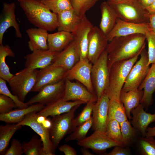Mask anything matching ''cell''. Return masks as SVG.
<instances>
[{
    "instance_id": "obj_1",
    "label": "cell",
    "mask_w": 155,
    "mask_h": 155,
    "mask_svg": "<svg viewBox=\"0 0 155 155\" xmlns=\"http://www.w3.org/2000/svg\"><path fill=\"white\" fill-rule=\"evenodd\" d=\"M146 36L141 34L114 38L108 41L106 48L109 70L114 63L131 58L145 48Z\"/></svg>"
},
{
    "instance_id": "obj_2",
    "label": "cell",
    "mask_w": 155,
    "mask_h": 155,
    "mask_svg": "<svg viewBox=\"0 0 155 155\" xmlns=\"http://www.w3.org/2000/svg\"><path fill=\"white\" fill-rule=\"evenodd\" d=\"M19 4L29 22L35 26L52 31L58 27L57 14L41 0H20Z\"/></svg>"
},
{
    "instance_id": "obj_3",
    "label": "cell",
    "mask_w": 155,
    "mask_h": 155,
    "mask_svg": "<svg viewBox=\"0 0 155 155\" xmlns=\"http://www.w3.org/2000/svg\"><path fill=\"white\" fill-rule=\"evenodd\" d=\"M140 54L130 59L117 61L109 69L108 88L106 91L111 99L120 100V95L126 79Z\"/></svg>"
},
{
    "instance_id": "obj_4",
    "label": "cell",
    "mask_w": 155,
    "mask_h": 155,
    "mask_svg": "<svg viewBox=\"0 0 155 155\" xmlns=\"http://www.w3.org/2000/svg\"><path fill=\"white\" fill-rule=\"evenodd\" d=\"M38 70L25 68L14 75L8 82L13 94L24 102L28 93L34 86Z\"/></svg>"
},
{
    "instance_id": "obj_5",
    "label": "cell",
    "mask_w": 155,
    "mask_h": 155,
    "mask_svg": "<svg viewBox=\"0 0 155 155\" xmlns=\"http://www.w3.org/2000/svg\"><path fill=\"white\" fill-rule=\"evenodd\" d=\"M108 2L116 12L118 18L136 23H148L149 16L146 9L136 0L118 3Z\"/></svg>"
},
{
    "instance_id": "obj_6",
    "label": "cell",
    "mask_w": 155,
    "mask_h": 155,
    "mask_svg": "<svg viewBox=\"0 0 155 155\" xmlns=\"http://www.w3.org/2000/svg\"><path fill=\"white\" fill-rule=\"evenodd\" d=\"M81 105L75 106L67 113L52 117L49 132L51 140L56 149L65 136L72 133L75 113Z\"/></svg>"
},
{
    "instance_id": "obj_7",
    "label": "cell",
    "mask_w": 155,
    "mask_h": 155,
    "mask_svg": "<svg viewBox=\"0 0 155 155\" xmlns=\"http://www.w3.org/2000/svg\"><path fill=\"white\" fill-rule=\"evenodd\" d=\"M107 61L108 53L105 50L92 64L91 79L98 99L107 91L109 86V73Z\"/></svg>"
},
{
    "instance_id": "obj_8",
    "label": "cell",
    "mask_w": 155,
    "mask_h": 155,
    "mask_svg": "<svg viewBox=\"0 0 155 155\" xmlns=\"http://www.w3.org/2000/svg\"><path fill=\"white\" fill-rule=\"evenodd\" d=\"M140 59L133 65L128 74L122 90L128 91L138 88L150 69L147 51L144 48Z\"/></svg>"
},
{
    "instance_id": "obj_9",
    "label": "cell",
    "mask_w": 155,
    "mask_h": 155,
    "mask_svg": "<svg viewBox=\"0 0 155 155\" xmlns=\"http://www.w3.org/2000/svg\"><path fill=\"white\" fill-rule=\"evenodd\" d=\"M36 113L33 112L28 114L17 124L22 126H27L32 128L42 139L45 155H54L56 149L51 140L49 129L38 121Z\"/></svg>"
},
{
    "instance_id": "obj_10",
    "label": "cell",
    "mask_w": 155,
    "mask_h": 155,
    "mask_svg": "<svg viewBox=\"0 0 155 155\" xmlns=\"http://www.w3.org/2000/svg\"><path fill=\"white\" fill-rule=\"evenodd\" d=\"M65 79L45 86L27 103L29 105L37 103L46 105L62 98L65 91Z\"/></svg>"
},
{
    "instance_id": "obj_11",
    "label": "cell",
    "mask_w": 155,
    "mask_h": 155,
    "mask_svg": "<svg viewBox=\"0 0 155 155\" xmlns=\"http://www.w3.org/2000/svg\"><path fill=\"white\" fill-rule=\"evenodd\" d=\"M92 66V64L87 58L80 59L71 69L67 71L66 78L71 81H78L90 92L95 94L91 79Z\"/></svg>"
},
{
    "instance_id": "obj_12",
    "label": "cell",
    "mask_w": 155,
    "mask_h": 155,
    "mask_svg": "<svg viewBox=\"0 0 155 155\" xmlns=\"http://www.w3.org/2000/svg\"><path fill=\"white\" fill-rule=\"evenodd\" d=\"M108 41L106 36L97 26H93L89 35L87 59L93 64L105 50Z\"/></svg>"
},
{
    "instance_id": "obj_13",
    "label": "cell",
    "mask_w": 155,
    "mask_h": 155,
    "mask_svg": "<svg viewBox=\"0 0 155 155\" xmlns=\"http://www.w3.org/2000/svg\"><path fill=\"white\" fill-rule=\"evenodd\" d=\"M67 71L64 68L51 64L38 71L35 85L31 91L38 92L45 86L65 79Z\"/></svg>"
},
{
    "instance_id": "obj_14",
    "label": "cell",
    "mask_w": 155,
    "mask_h": 155,
    "mask_svg": "<svg viewBox=\"0 0 155 155\" xmlns=\"http://www.w3.org/2000/svg\"><path fill=\"white\" fill-rule=\"evenodd\" d=\"M81 84L72 82L65 78L64 93L62 99L66 101L80 100L85 104L91 101L96 102L98 100L96 94Z\"/></svg>"
},
{
    "instance_id": "obj_15",
    "label": "cell",
    "mask_w": 155,
    "mask_h": 155,
    "mask_svg": "<svg viewBox=\"0 0 155 155\" xmlns=\"http://www.w3.org/2000/svg\"><path fill=\"white\" fill-rule=\"evenodd\" d=\"M150 31L149 23H136L123 20L118 18L115 24L106 36L108 41L113 38L136 34L146 35Z\"/></svg>"
},
{
    "instance_id": "obj_16",
    "label": "cell",
    "mask_w": 155,
    "mask_h": 155,
    "mask_svg": "<svg viewBox=\"0 0 155 155\" xmlns=\"http://www.w3.org/2000/svg\"><path fill=\"white\" fill-rule=\"evenodd\" d=\"M110 99L106 91L95 103L92 111V129L105 132L108 120Z\"/></svg>"
},
{
    "instance_id": "obj_17",
    "label": "cell",
    "mask_w": 155,
    "mask_h": 155,
    "mask_svg": "<svg viewBox=\"0 0 155 155\" xmlns=\"http://www.w3.org/2000/svg\"><path fill=\"white\" fill-rule=\"evenodd\" d=\"M77 144L82 147L98 152L103 151L116 146L125 147L121 143L110 138L105 132L98 131H94L90 136L78 141Z\"/></svg>"
},
{
    "instance_id": "obj_18",
    "label": "cell",
    "mask_w": 155,
    "mask_h": 155,
    "mask_svg": "<svg viewBox=\"0 0 155 155\" xmlns=\"http://www.w3.org/2000/svg\"><path fill=\"white\" fill-rule=\"evenodd\" d=\"M93 26L85 15L82 18L79 27L72 33L73 36V41L78 51L80 59L87 57L89 35Z\"/></svg>"
},
{
    "instance_id": "obj_19",
    "label": "cell",
    "mask_w": 155,
    "mask_h": 155,
    "mask_svg": "<svg viewBox=\"0 0 155 155\" xmlns=\"http://www.w3.org/2000/svg\"><path fill=\"white\" fill-rule=\"evenodd\" d=\"M16 4L14 3L4 2L0 18V45L2 44L4 34L9 27H13L15 30L16 36L22 37L19 26L17 22L15 14Z\"/></svg>"
},
{
    "instance_id": "obj_20",
    "label": "cell",
    "mask_w": 155,
    "mask_h": 155,
    "mask_svg": "<svg viewBox=\"0 0 155 155\" xmlns=\"http://www.w3.org/2000/svg\"><path fill=\"white\" fill-rule=\"evenodd\" d=\"M58 53L49 49L32 51L24 57L26 60L25 67L32 69H41L45 67L52 63Z\"/></svg>"
},
{
    "instance_id": "obj_21",
    "label": "cell",
    "mask_w": 155,
    "mask_h": 155,
    "mask_svg": "<svg viewBox=\"0 0 155 155\" xmlns=\"http://www.w3.org/2000/svg\"><path fill=\"white\" fill-rule=\"evenodd\" d=\"M80 59L78 51L73 41L56 55L51 64L54 66L63 67L68 71L77 63Z\"/></svg>"
},
{
    "instance_id": "obj_22",
    "label": "cell",
    "mask_w": 155,
    "mask_h": 155,
    "mask_svg": "<svg viewBox=\"0 0 155 155\" xmlns=\"http://www.w3.org/2000/svg\"><path fill=\"white\" fill-rule=\"evenodd\" d=\"M84 104L85 103L80 100L70 102L64 100L61 98L45 105L42 109L36 113L38 116L45 118L49 116L53 117L67 113L75 106Z\"/></svg>"
},
{
    "instance_id": "obj_23",
    "label": "cell",
    "mask_w": 155,
    "mask_h": 155,
    "mask_svg": "<svg viewBox=\"0 0 155 155\" xmlns=\"http://www.w3.org/2000/svg\"><path fill=\"white\" fill-rule=\"evenodd\" d=\"M144 105L140 103L133 109L131 113V123L136 129L140 131L144 136H145L146 129L149 125L155 121V113L154 114L148 113L144 110Z\"/></svg>"
},
{
    "instance_id": "obj_24",
    "label": "cell",
    "mask_w": 155,
    "mask_h": 155,
    "mask_svg": "<svg viewBox=\"0 0 155 155\" xmlns=\"http://www.w3.org/2000/svg\"><path fill=\"white\" fill-rule=\"evenodd\" d=\"M57 14L58 31L74 32L80 25L81 17L73 8L61 12Z\"/></svg>"
},
{
    "instance_id": "obj_25",
    "label": "cell",
    "mask_w": 155,
    "mask_h": 155,
    "mask_svg": "<svg viewBox=\"0 0 155 155\" xmlns=\"http://www.w3.org/2000/svg\"><path fill=\"white\" fill-rule=\"evenodd\" d=\"M151 64L147 75L138 88L144 91L140 103L146 108L152 104L153 94L155 91V63Z\"/></svg>"
},
{
    "instance_id": "obj_26",
    "label": "cell",
    "mask_w": 155,
    "mask_h": 155,
    "mask_svg": "<svg viewBox=\"0 0 155 155\" xmlns=\"http://www.w3.org/2000/svg\"><path fill=\"white\" fill-rule=\"evenodd\" d=\"M46 30L38 28H31L26 30L29 40L28 46L32 52L36 50L49 49L47 38L49 33Z\"/></svg>"
},
{
    "instance_id": "obj_27",
    "label": "cell",
    "mask_w": 155,
    "mask_h": 155,
    "mask_svg": "<svg viewBox=\"0 0 155 155\" xmlns=\"http://www.w3.org/2000/svg\"><path fill=\"white\" fill-rule=\"evenodd\" d=\"M45 106L40 103L34 104L26 108L13 110L6 113L0 114V120L7 124L18 123L28 114L33 112H38L42 109Z\"/></svg>"
},
{
    "instance_id": "obj_28",
    "label": "cell",
    "mask_w": 155,
    "mask_h": 155,
    "mask_svg": "<svg viewBox=\"0 0 155 155\" xmlns=\"http://www.w3.org/2000/svg\"><path fill=\"white\" fill-rule=\"evenodd\" d=\"M100 7L101 16L99 28L107 36L114 27L118 17L114 9L107 1L102 2Z\"/></svg>"
},
{
    "instance_id": "obj_29",
    "label": "cell",
    "mask_w": 155,
    "mask_h": 155,
    "mask_svg": "<svg viewBox=\"0 0 155 155\" xmlns=\"http://www.w3.org/2000/svg\"><path fill=\"white\" fill-rule=\"evenodd\" d=\"M73 40L72 33L63 31L49 34L47 44L49 50L59 53L64 49Z\"/></svg>"
},
{
    "instance_id": "obj_30",
    "label": "cell",
    "mask_w": 155,
    "mask_h": 155,
    "mask_svg": "<svg viewBox=\"0 0 155 155\" xmlns=\"http://www.w3.org/2000/svg\"><path fill=\"white\" fill-rule=\"evenodd\" d=\"M143 94V90L138 88L127 92L121 90L120 95V100L123 103L127 116L129 120L132 117V110L140 104Z\"/></svg>"
},
{
    "instance_id": "obj_31",
    "label": "cell",
    "mask_w": 155,
    "mask_h": 155,
    "mask_svg": "<svg viewBox=\"0 0 155 155\" xmlns=\"http://www.w3.org/2000/svg\"><path fill=\"white\" fill-rule=\"evenodd\" d=\"M22 126L17 123L0 126V155H5L12 137Z\"/></svg>"
},
{
    "instance_id": "obj_32",
    "label": "cell",
    "mask_w": 155,
    "mask_h": 155,
    "mask_svg": "<svg viewBox=\"0 0 155 155\" xmlns=\"http://www.w3.org/2000/svg\"><path fill=\"white\" fill-rule=\"evenodd\" d=\"M7 56L15 57V54L8 45H0V78L8 82L14 75L10 72L5 59Z\"/></svg>"
},
{
    "instance_id": "obj_33",
    "label": "cell",
    "mask_w": 155,
    "mask_h": 155,
    "mask_svg": "<svg viewBox=\"0 0 155 155\" xmlns=\"http://www.w3.org/2000/svg\"><path fill=\"white\" fill-rule=\"evenodd\" d=\"M108 119L115 120L119 123L128 119L124 105L120 100L110 99Z\"/></svg>"
},
{
    "instance_id": "obj_34",
    "label": "cell",
    "mask_w": 155,
    "mask_h": 155,
    "mask_svg": "<svg viewBox=\"0 0 155 155\" xmlns=\"http://www.w3.org/2000/svg\"><path fill=\"white\" fill-rule=\"evenodd\" d=\"M24 153L26 155H46L43 149L42 139L33 135L28 142L22 143Z\"/></svg>"
},
{
    "instance_id": "obj_35",
    "label": "cell",
    "mask_w": 155,
    "mask_h": 155,
    "mask_svg": "<svg viewBox=\"0 0 155 155\" xmlns=\"http://www.w3.org/2000/svg\"><path fill=\"white\" fill-rule=\"evenodd\" d=\"M93 123L92 117L88 120L76 127L70 134L65 138V142H68L73 140L79 141L83 140L92 127Z\"/></svg>"
},
{
    "instance_id": "obj_36",
    "label": "cell",
    "mask_w": 155,
    "mask_h": 155,
    "mask_svg": "<svg viewBox=\"0 0 155 155\" xmlns=\"http://www.w3.org/2000/svg\"><path fill=\"white\" fill-rule=\"evenodd\" d=\"M105 133L111 140L121 143H123L119 123L113 119H108Z\"/></svg>"
},
{
    "instance_id": "obj_37",
    "label": "cell",
    "mask_w": 155,
    "mask_h": 155,
    "mask_svg": "<svg viewBox=\"0 0 155 155\" xmlns=\"http://www.w3.org/2000/svg\"><path fill=\"white\" fill-rule=\"evenodd\" d=\"M52 12L57 14L73 8L71 0H41Z\"/></svg>"
},
{
    "instance_id": "obj_38",
    "label": "cell",
    "mask_w": 155,
    "mask_h": 155,
    "mask_svg": "<svg viewBox=\"0 0 155 155\" xmlns=\"http://www.w3.org/2000/svg\"><path fill=\"white\" fill-rule=\"evenodd\" d=\"M95 102L91 101L86 104V105L81 113L73 119L72 122V132L76 127L86 122L91 118Z\"/></svg>"
},
{
    "instance_id": "obj_39",
    "label": "cell",
    "mask_w": 155,
    "mask_h": 155,
    "mask_svg": "<svg viewBox=\"0 0 155 155\" xmlns=\"http://www.w3.org/2000/svg\"><path fill=\"white\" fill-rule=\"evenodd\" d=\"M119 123L123 143L125 146L130 143L135 135L136 129L128 119Z\"/></svg>"
},
{
    "instance_id": "obj_40",
    "label": "cell",
    "mask_w": 155,
    "mask_h": 155,
    "mask_svg": "<svg viewBox=\"0 0 155 155\" xmlns=\"http://www.w3.org/2000/svg\"><path fill=\"white\" fill-rule=\"evenodd\" d=\"M99 0H71L73 7L81 17Z\"/></svg>"
},
{
    "instance_id": "obj_41",
    "label": "cell",
    "mask_w": 155,
    "mask_h": 155,
    "mask_svg": "<svg viewBox=\"0 0 155 155\" xmlns=\"http://www.w3.org/2000/svg\"><path fill=\"white\" fill-rule=\"evenodd\" d=\"M142 137L140 140V149L143 155H155V140L154 137Z\"/></svg>"
},
{
    "instance_id": "obj_42",
    "label": "cell",
    "mask_w": 155,
    "mask_h": 155,
    "mask_svg": "<svg viewBox=\"0 0 155 155\" xmlns=\"http://www.w3.org/2000/svg\"><path fill=\"white\" fill-rule=\"evenodd\" d=\"M6 82L5 80L0 78V94L7 96L11 98L19 108L28 107L29 105L27 102L21 101L17 96L10 92L7 85Z\"/></svg>"
},
{
    "instance_id": "obj_43",
    "label": "cell",
    "mask_w": 155,
    "mask_h": 155,
    "mask_svg": "<svg viewBox=\"0 0 155 155\" xmlns=\"http://www.w3.org/2000/svg\"><path fill=\"white\" fill-rule=\"evenodd\" d=\"M145 35L148 46V65H150L155 63V33L149 31Z\"/></svg>"
},
{
    "instance_id": "obj_44",
    "label": "cell",
    "mask_w": 155,
    "mask_h": 155,
    "mask_svg": "<svg viewBox=\"0 0 155 155\" xmlns=\"http://www.w3.org/2000/svg\"><path fill=\"white\" fill-rule=\"evenodd\" d=\"M18 107L14 101L10 98L0 94V114H5Z\"/></svg>"
},
{
    "instance_id": "obj_45",
    "label": "cell",
    "mask_w": 155,
    "mask_h": 155,
    "mask_svg": "<svg viewBox=\"0 0 155 155\" xmlns=\"http://www.w3.org/2000/svg\"><path fill=\"white\" fill-rule=\"evenodd\" d=\"M24 153L22 144L18 140L14 138L10 147L7 149L5 155H21Z\"/></svg>"
},
{
    "instance_id": "obj_46",
    "label": "cell",
    "mask_w": 155,
    "mask_h": 155,
    "mask_svg": "<svg viewBox=\"0 0 155 155\" xmlns=\"http://www.w3.org/2000/svg\"><path fill=\"white\" fill-rule=\"evenodd\" d=\"M129 152L126 149L119 146H116L110 152L105 154L106 155H129Z\"/></svg>"
},
{
    "instance_id": "obj_47",
    "label": "cell",
    "mask_w": 155,
    "mask_h": 155,
    "mask_svg": "<svg viewBox=\"0 0 155 155\" xmlns=\"http://www.w3.org/2000/svg\"><path fill=\"white\" fill-rule=\"evenodd\" d=\"M59 150L63 152L65 155H76L77 153L75 150L68 144H64L58 147Z\"/></svg>"
},
{
    "instance_id": "obj_48",
    "label": "cell",
    "mask_w": 155,
    "mask_h": 155,
    "mask_svg": "<svg viewBox=\"0 0 155 155\" xmlns=\"http://www.w3.org/2000/svg\"><path fill=\"white\" fill-rule=\"evenodd\" d=\"M149 20L150 31L155 33V14L149 15Z\"/></svg>"
},
{
    "instance_id": "obj_49",
    "label": "cell",
    "mask_w": 155,
    "mask_h": 155,
    "mask_svg": "<svg viewBox=\"0 0 155 155\" xmlns=\"http://www.w3.org/2000/svg\"><path fill=\"white\" fill-rule=\"evenodd\" d=\"M145 9L150 5L155 0H136Z\"/></svg>"
},
{
    "instance_id": "obj_50",
    "label": "cell",
    "mask_w": 155,
    "mask_h": 155,
    "mask_svg": "<svg viewBox=\"0 0 155 155\" xmlns=\"http://www.w3.org/2000/svg\"><path fill=\"white\" fill-rule=\"evenodd\" d=\"M145 136L146 137L155 136V126L153 127L147 128Z\"/></svg>"
},
{
    "instance_id": "obj_51",
    "label": "cell",
    "mask_w": 155,
    "mask_h": 155,
    "mask_svg": "<svg viewBox=\"0 0 155 155\" xmlns=\"http://www.w3.org/2000/svg\"><path fill=\"white\" fill-rule=\"evenodd\" d=\"M146 9L149 15L155 14V0Z\"/></svg>"
},
{
    "instance_id": "obj_52",
    "label": "cell",
    "mask_w": 155,
    "mask_h": 155,
    "mask_svg": "<svg viewBox=\"0 0 155 155\" xmlns=\"http://www.w3.org/2000/svg\"><path fill=\"white\" fill-rule=\"evenodd\" d=\"M88 148L82 147L81 148V152L83 155H94V154L91 153Z\"/></svg>"
},
{
    "instance_id": "obj_53",
    "label": "cell",
    "mask_w": 155,
    "mask_h": 155,
    "mask_svg": "<svg viewBox=\"0 0 155 155\" xmlns=\"http://www.w3.org/2000/svg\"><path fill=\"white\" fill-rule=\"evenodd\" d=\"M130 0H108L107 2L110 3H118L127 1Z\"/></svg>"
},
{
    "instance_id": "obj_54",
    "label": "cell",
    "mask_w": 155,
    "mask_h": 155,
    "mask_svg": "<svg viewBox=\"0 0 155 155\" xmlns=\"http://www.w3.org/2000/svg\"><path fill=\"white\" fill-rule=\"evenodd\" d=\"M18 1H19L20 0H17Z\"/></svg>"
}]
</instances>
